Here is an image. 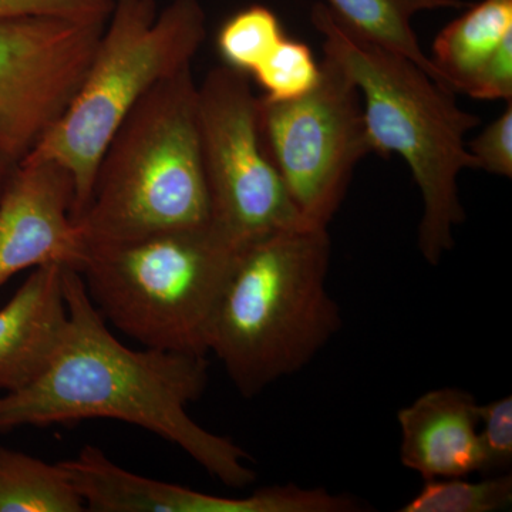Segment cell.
<instances>
[{"label":"cell","mask_w":512,"mask_h":512,"mask_svg":"<svg viewBox=\"0 0 512 512\" xmlns=\"http://www.w3.org/2000/svg\"><path fill=\"white\" fill-rule=\"evenodd\" d=\"M63 278L67 323L62 339L28 384L0 393V433L119 420L170 441L227 487L254 483L247 451L188 414V406L207 389V356L128 348L93 305L80 272L66 266Z\"/></svg>","instance_id":"6da1fadb"},{"label":"cell","mask_w":512,"mask_h":512,"mask_svg":"<svg viewBox=\"0 0 512 512\" xmlns=\"http://www.w3.org/2000/svg\"><path fill=\"white\" fill-rule=\"evenodd\" d=\"M328 228L299 224L239 251L212 326L210 353L252 399L301 372L342 328L328 289Z\"/></svg>","instance_id":"7a4b0ae2"},{"label":"cell","mask_w":512,"mask_h":512,"mask_svg":"<svg viewBox=\"0 0 512 512\" xmlns=\"http://www.w3.org/2000/svg\"><path fill=\"white\" fill-rule=\"evenodd\" d=\"M313 26L323 50L340 63L365 97V123L373 153L400 154L423 197L419 248L439 265L454 247V228L466 214L458 174L474 168L464 137L480 124L457 106L454 92L439 86L412 60L373 45L340 23L326 3H316Z\"/></svg>","instance_id":"3957f363"},{"label":"cell","mask_w":512,"mask_h":512,"mask_svg":"<svg viewBox=\"0 0 512 512\" xmlns=\"http://www.w3.org/2000/svg\"><path fill=\"white\" fill-rule=\"evenodd\" d=\"M76 224L87 248L210 224L191 66L157 83L121 123Z\"/></svg>","instance_id":"277c9868"},{"label":"cell","mask_w":512,"mask_h":512,"mask_svg":"<svg viewBox=\"0 0 512 512\" xmlns=\"http://www.w3.org/2000/svg\"><path fill=\"white\" fill-rule=\"evenodd\" d=\"M241 248L210 222L89 248L79 272L103 319L143 348L207 356Z\"/></svg>","instance_id":"5b68a950"},{"label":"cell","mask_w":512,"mask_h":512,"mask_svg":"<svg viewBox=\"0 0 512 512\" xmlns=\"http://www.w3.org/2000/svg\"><path fill=\"white\" fill-rule=\"evenodd\" d=\"M207 36L198 0H116L82 86L29 158L59 164L74 184L73 218L89 201L97 165L138 101L191 66ZM25 157V158H26Z\"/></svg>","instance_id":"8992f818"},{"label":"cell","mask_w":512,"mask_h":512,"mask_svg":"<svg viewBox=\"0 0 512 512\" xmlns=\"http://www.w3.org/2000/svg\"><path fill=\"white\" fill-rule=\"evenodd\" d=\"M258 123L266 154L299 217L328 228L357 163L373 153L352 77L325 55L318 83L308 93L292 100L258 97Z\"/></svg>","instance_id":"52a82bcc"},{"label":"cell","mask_w":512,"mask_h":512,"mask_svg":"<svg viewBox=\"0 0 512 512\" xmlns=\"http://www.w3.org/2000/svg\"><path fill=\"white\" fill-rule=\"evenodd\" d=\"M198 124L212 225L244 247L306 224L266 154L247 73L227 64L207 73L198 84Z\"/></svg>","instance_id":"ba28073f"},{"label":"cell","mask_w":512,"mask_h":512,"mask_svg":"<svg viewBox=\"0 0 512 512\" xmlns=\"http://www.w3.org/2000/svg\"><path fill=\"white\" fill-rule=\"evenodd\" d=\"M104 25L46 15L0 18V140L19 161L79 92Z\"/></svg>","instance_id":"9c48e42d"},{"label":"cell","mask_w":512,"mask_h":512,"mask_svg":"<svg viewBox=\"0 0 512 512\" xmlns=\"http://www.w3.org/2000/svg\"><path fill=\"white\" fill-rule=\"evenodd\" d=\"M70 174L49 160L23 158L0 200V288L43 265L80 271L89 248L73 218Z\"/></svg>","instance_id":"30bf717a"},{"label":"cell","mask_w":512,"mask_h":512,"mask_svg":"<svg viewBox=\"0 0 512 512\" xmlns=\"http://www.w3.org/2000/svg\"><path fill=\"white\" fill-rule=\"evenodd\" d=\"M397 420L400 460L424 480L484 473L480 404L473 394L456 387L430 390L403 407Z\"/></svg>","instance_id":"8fae6325"},{"label":"cell","mask_w":512,"mask_h":512,"mask_svg":"<svg viewBox=\"0 0 512 512\" xmlns=\"http://www.w3.org/2000/svg\"><path fill=\"white\" fill-rule=\"evenodd\" d=\"M64 268H35L0 309V393L28 384L45 367L67 323Z\"/></svg>","instance_id":"7c38bea8"},{"label":"cell","mask_w":512,"mask_h":512,"mask_svg":"<svg viewBox=\"0 0 512 512\" xmlns=\"http://www.w3.org/2000/svg\"><path fill=\"white\" fill-rule=\"evenodd\" d=\"M328 8L340 23L357 36L407 57L430 79L451 90L446 77L424 55L413 32L412 19L417 13L437 9H464L463 0H328Z\"/></svg>","instance_id":"4fadbf2b"},{"label":"cell","mask_w":512,"mask_h":512,"mask_svg":"<svg viewBox=\"0 0 512 512\" xmlns=\"http://www.w3.org/2000/svg\"><path fill=\"white\" fill-rule=\"evenodd\" d=\"M512 35V0H481L448 23L434 40L431 62L454 93Z\"/></svg>","instance_id":"5bb4252c"},{"label":"cell","mask_w":512,"mask_h":512,"mask_svg":"<svg viewBox=\"0 0 512 512\" xmlns=\"http://www.w3.org/2000/svg\"><path fill=\"white\" fill-rule=\"evenodd\" d=\"M62 464L0 446V512H84Z\"/></svg>","instance_id":"9a60e30c"},{"label":"cell","mask_w":512,"mask_h":512,"mask_svg":"<svg viewBox=\"0 0 512 512\" xmlns=\"http://www.w3.org/2000/svg\"><path fill=\"white\" fill-rule=\"evenodd\" d=\"M512 504V476L501 473L485 480L458 478L427 480L419 494L400 508L402 512H495Z\"/></svg>","instance_id":"2e32d148"},{"label":"cell","mask_w":512,"mask_h":512,"mask_svg":"<svg viewBox=\"0 0 512 512\" xmlns=\"http://www.w3.org/2000/svg\"><path fill=\"white\" fill-rule=\"evenodd\" d=\"M284 37L278 16L265 6L254 5L224 23L217 43L227 66L254 73Z\"/></svg>","instance_id":"e0dca14e"},{"label":"cell","mask_w":512,"mask_h":512,"mask_svg":"<svg viewBox=\"0 0 512 512\" xmlns=\"http://www.w3.org/2000/svg\"><path fill=\"white\" fill-rule=\"evenodd\" d=\"M252 74L266 99L292 100L315 87L319 64L308 45L284 37Z\"/></svg>","instance_id":"ac0fdd59"},{"label":"cell","mask_w":512,"mask_h":512,"mask_svg":"<svg viewBox=\"0 0 512 512\" xmlns=\"http://www.w3.org/2000/svg\"><path fill=\"white\" fill-rule=\"evenodd\" d=\"M484 473H507L512 464V396L481 406L478 424Z\"/></svg>","instance_id":"d6986e66"},{"label":"cell","mask_w":512,"mask_h":512,"mask_svg":"<svg viewBox=\"0 0 512 512\" xmlns=\"http://www.w3.org/2000/svg\"><path fill=\"white\" fill-rule=\"evenodd\" d=\"M467 150L474 158V170L512 177V101L494 123L467 144Z\"/></svg>","instance_id":"ffe728a7"},{"label":"cell","mask_w":512,"mask_h":512,"mask_svg":"<svg viewBox=\"0 0 512 512\" xmlns=\"http://www.w3.org/2000/svg\"><path fill=\"white\" fill-rule=\"evenodd\" d=\"M461 93L477 100L512 101V35L467 80Z\"/></svg>","instance_id":"44dd1931"},{"label":"cell","mask_w":512,"mask_h":512,"mask_svg":"<svg viewBox=\"0 0 512 512\" xmlns=\"http://www.w3.org/2000/svg\"><path fill=\"white\" fill-rule=\"evenodd\" d=\"M101 0H0L2 16L46 15L89 20L99 12Z\"/></svg>","instance_id":"7402d4cb"},{"label":"cell","mask_w":512,"mask_h":512,"mask_svg":"<svg viewBox=\"0 0 512 512\" xmlns=\"http://www.w3.org/2000/svg\"><path fill=\"white\" fill-rule=\"evenodd\" d=\"M19 163L18 158L13 156L8 147L0 140V200H2L3 192L8 187L10 177H12L13 171Z\"/></svg>","instance_id":"603a6c76"}]
</instances>
